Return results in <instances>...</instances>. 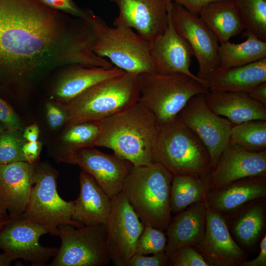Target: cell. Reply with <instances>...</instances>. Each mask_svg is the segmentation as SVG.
Listing matches in <instances>:
<instances>
[{
  "label": "cell",
  "mask_w": 266,
  "mask_h": 266,
  "mask_svg": "<svg viewBox=\"0 0 266 266\" xmlns=\"http://www.w3.org/2000/svg\"><path fill=\"white\" fill-rule=\"evenodd\" d=\"M80 40L76 20L39 0H0V83L75 64Z\"/></svg>",
  "instance_id": "6da1fadb"
},
{
  "label": "cell",
  "mask_w": 266,
  "mask_h": 266,
  "mask_svg": "<svg viewBox=\"0 0 266 266\" xmlns=\"http://www.w3.org/2000/svg\"><path fill=\"white\" fill-rule=\"evenodd\" d=\"M99 122L95 146L109 148L133 166L153 162L152 146L158 128L154 116L138 101Z\"/></svg>",
  "instance_id": "7a4b0ae2"
},
{
  "label": "cell",
  "mask_w": 266,
  "mask_h": 266,
  "mask_svg": "<svg viewBox=\"0 0 266 266\" xmlns=\"http://www.w3.org/2000/svg\"><path fill=\"white\" fill-rule=\"evenodd\" d=\"M173 174L159 163L133 166L122 192L144 226L166 230L171 219L170 195Z\"/></svg>",
  "instance_id": "3957f363"
},
{
  "label": "cell",
  "mask_w": 266,
  "mask_h": 266,
  "mask_svg": "<svg viewBox=\"0 0 266 266\" xmlns=\"http://www.w3.org/2000/svg\"><path fill=\"white\" fill-rule=\"evenodd\" d=\"M152 156L173 175L208 177L212 171L209 152L200 139L177 117L158 125Z\"/></svg>",
  "instance_id": "277c9868"
},
{
  "label": "cell",
  "mask_w": 266,
  "mask_h": 266,
  "mask_svg": "<svg viewBox=\"0 0 266 266\" xmlns=\"http://www.w3.org/2000/svg\"><path fill=\"white\" fill-rule=\"evenodd\" d=\"M139 93V74L126 72L102 81L62 106L66 124L99 121L137 102Z\"/></svg>",
  "instance_id": "5b68a950"
},
{
  "label": "cell",
  "mask_w": 266,
  "mask_h": 266,
  "mask_svg": "<svg viewBox=\"0 0 266 266\" xmlns=\"http://www.w3.org/2000/svg\"><path fill=\"white\" fill-rule=\"evenodd\" d=\"M85 18L92 29V50L95 54L108 58L114 66L126 72H156L149 42L131 28L109 26L90 10Z\"/></svg>",
  "instance_id": "8992f818"
},
{
  "label": "cell",
  "mask_w": 266,
  "mask_h": 266,
  "mask_svg": "<svg viewBox=\"0 0 266 266\" xmlns=\"http://www.w3.org/2000/svg\"><path fill=\"white\" fill-rule=\"evenodd\" d=\"M138 102L154 116L158 125L173 120L188 100L209 91L200 80L181 73L139 74Z\"/></svg>",
  "instance_id": "52a82bcc"
},
{
  "label": "cell",
  "mask_w": 266,
  "mask_h": 266,
  "mask_svg": "<svg viewBox=\"0 0 266 266\" xmlns=\"http://www.w3.org/2000/svg\"><path fill=\"white\" fill-rule=\"evenodd\" d=\"M35 167V181L23 217L42 226L52 235H58L60 225L84 226L72 219L74 200L66 201L58 193L57 170L45 162L36 163Z\"/></svg>",
  "instance_id": "ba28073f"
},
{
  "label": "cell",
  "mask_w": 266,
  "mask_h": 266,
  "mask_svg": "<svg viewBox=\"0 0 266 266\" xmlns=\"http://www.w3.org/2000/svg\"><path fill=\"white\" fill-rule=\"evenodd\" d=\"M61 246L49 266H104L111 262L104 225L58 227Z\"/></svg>",
  "instance_id": "9c48e42d"
},
{
  "label": "cell",
  "mask_w": 266,
  "mask_h": 266,
  "mask_svg": "<svg viewBox=\"0 0 266 266\" xmlns=\"http://www.w3.org/2000/svg\"><path fill=\"white\" fill-rule=\"evenodd\" d=\"M170 16L175 30L189 43L198 62L197 77L206 85L220 66L217 39L198 15L179 4L172 2Z\"/></svg>",
  "instance_id": "30bf717a"
},
{
  "label": "cell",
  "mask_w": 266,
  "mask_h": 266,
  "mask_svg": "<svg viewBox=\"0 0 266 266\" xmlns=\"http://www.w3.org/2000/svg\"><path fill=\"white\" fill-rule=\"evenodd\" d=\"M176 117L194 132L206 147L210 156L212 171L229 143L233 124L209 108L203 93L192 97Z\"/></svg>",
  "instance_id": "8fae6325"
},
{
  "label": "cell",
  "mask_w": 266,
  "mask_h": 266,
  "mask_svg": "<svg viewBox=\"0 0 266 266\" xmlns=\"http://www.w3.org/2000/svg\"><path fill=\"white\" fill-rule=\"evenodd\" d=\"M104 226L111 262L116 266H126L135 253L144 225L122 191L112 198L111 209Z\"/></svg>",
  "instance_id": "7c38bea8"
},
{
  "label": "cell",
  "mask_w": 266,
  "mask_h": 266,
  "mask_svg": "<svg viewBox=\"0 0 266 266\" xmlns=\"http://www.w3.org/2000/svg\"><path fill=\"white\" fill-rule=\"evenodd\" d=\"M46 233L48 232L45 228L22 215L11 218L0 229V249L13 261L22 259L34 266H45L58 250V248L40 243V238Z\"/></svg>",
  "instance_id": "4fadbf2b"
},
{
  "label": "cell",
  "mask_w": 266,
  "mask_h": 266,
  "mask_svg": "<svg viewBox=\"0 0 266 266\" xmlns=\"http://www.w3.org/2000/svg\"><path fill=\"white\" fill-rule=\"evenodd\" d=\"M118 7L114 26L135 30L144 40L151 42L162 34L168 25L170 0H109Z\"/></svg>",
  "instance_id": "5bb4252c"
},
{
  "label": "cell",
  "mask_w": 266,
  "mask_h": 266,
  "mask_svg": "<svg viewBox=\"0 0 266 266\" xmlns=\"http://www.w3.org/2000/svg\"><path fill=\"white\" fill-rule=\"evenodd\" d=\"M205 205V234L193 247L210 266H239L247 259V253L233 238L223 215Z\"/></svg>",
  "instance_id": "9a60e30c"
},
{
  "label": "cell",
  "mask_w": 266,
  "mask_h": 266,
  "mask_svg": "<svg viewBox=\"0 0 266 266\" xmlns=\"http://www.w3.org/2000/svg\"><path fill=\"white\" fill-rule=\"evenodd\" d=\"M70 164L77 165L90 174L111 198L122 191L124 181L133 166L114 153L106 154L94 147L77 151Z\"/></svg>",
  "instance_id": "2e32d148"
},
{
  "label": "cell",
  "mask_w": 266,
  "mask_h": 266,
  "mask_svg": "<svg viewBox=\"0 0 266 266\" xmlns=\"http://www.w3.org/2000/svg\"><path fill=\"white\" fill-rule=\"evenodd\" d=\"M258 175L266 176V150L250 152L229 143L209 176V190L219 189L239 179Z\"/></svg>",
  "instance_id": "e0dca14e"
},
{
  "label": "cell",
  "mask_w": 266,
  "mask_h": 266,
  "mask_svg": "<svg viewBox=\"0 0 266 266\" xmlns=\"http://www.w3.org/2000/svg\"><path fill=\"white\" fill-rule=\"evenodd\" d=\"M170 9L168 25L165 32L150 42V54L155 65L156 72L185 74L201 81L207 87L206 83L190 70L193 51L187 41L173 28Z\"/></svg>",
  "instance_id": "ac0fdd59"
},
{
  "label": "cell",
  "mask_w": 266,
  "mask_h": 266,
  "mask_svg": "<svg viewBox=\"0 0 266 266\" xmlns=\"http://www.w3.org/2000/svg\"><path fill=\"white\" fill-rule=\"evenodd\" d=\"M35 176V164L19 161L0 165V198L9 217L24 213Z\"/></svg>",
  "instance_id": "d6986e66"
},
{
  "label": "cell",
  "mask_w": 266,
  "mask_h": 266,
  "mask_svg": "<svg viewBox=\"0 0 266 266\" xmlns=\"http://www.w3.org/2000/svg\"><path fill=\"white\" fill-rule=\"evenodd\" d=\"M266 197V176L258 175L239 179L219 189L209 190L204 200L208 207L225 215Z\"/></svg>",
  "instance_id": "ffe728a7"
},
{
  "label": "cell",
  "mask_w": 266,
  "mask_h": 266,
  "mask_svg": "<svg viewBox=\"0 0 266 266\" xmlns=\"http://www.w3.org/2000/svg\"><path fill=\"white\" fill-rule=\"evenodd\" d=\"M125 72L115 66L106 68L71 66L56 83L51 92L50 101L64 105L95 84Z\"/></svg>",
  "instance_id": "44dd1931"
},
{
  "label": "cell",
  "mask_w": 266,
  "mask_h": 266,
  "mask_svg": "<svg viewBox=\"0 0 266 266\" xmlns=\"http://www.w3.org/2000/svg\"><path fill=\"white\" fill-rule=\"evenodd\" d=\"M80 192L74 200L73 220L83 226L104 225L110 214L111 198L89 173L79 176Z\"/></svg>",
  "instance_id": "7402d4cb"
},
{
  "label": "cell",
  "mask_w": 266,
  "mask_h": 266,
  "mask_svg": "<svg viewBox=\"0 0 266 266\" xmlns=\"http://www.w3.org/2000/svg\"><path fill=\"white\" fill-rule=\"evenodd\" d=\"M205 227L206 205L203 200L191 204L171 219L166 229L165 252L169 256L182 246L199 243L203 238Z\"/></svg>",
  "instance_id": "603a6c76"
},
{
  "label": "cell",
  "mask_w": 266,
  "mask_h": 266,
  "mask_svg": "<svg viewBox=\"0 0 266 266\" xmlns=\"http://www.w3.org/2000/svg\"><path fill=\"white\" fill-rule=\"evenodd\" d=\"M204 100L212 111L233 125L254 120L266 121V107L247 93L208 91L204 94Z\"/></svg>",
  "instance_id": "cb8c5ba5"
},
{
  "label": "cell",
  "mask_w": 266,
  "mask_h": 266,
  "mask_svg": "<svg viewBox=\"0 0 266 266\" xmlns=\"http://www.w3.org/2000/svg\"><path fill=\"white\" fill-rule=\"evenodd\" d=\"M266 209L264 197L223 215L233 238L239 246L249 248L259 239L265 226Z\"/></svg>",
  "instance_id": "d4e9b609"
},
{
  "label": "cell",
  "mask_w": 266,
  "mask_h": 266,
  "mask_svg": "<svg viewBox=\"0 0 266 266\" xmlns=\"http://www.w3.org/2000/svg\"><path fill=\"white\" fill-rule=\"evenodd\" d=\"M266 82V58L237 67L218 69L207 81L211 92L251 93Z\"/></svg>",
  "instance_id": "484cf974"
},
{
  "label": "cell",
  "mask_w": 266,
  "mask_h": 266,
  "mask_svg": "<svg viewBox=\"0 0 266 266\" xmlns=\"http://www.w3.org/2000/svg\"><path fill=\"white\" fill-rule=\"evenodd\" d=\"M199 16L220 44L245 30L233 0L213 1L201 9Z\"/></svg>",
  "instance_id": "4316f807"
},
{
  "label": "cell",
  "mask_w": 266,
  "mask_h": 266,
  "mask_svg": "<svg viewBox=\"0 0 266 266\" xmlns=\"http://www.w3.org/2000/svg\"><path fill=\"white\" fill-rule=\"evenodd\" d=\"M245 41L234 44L228 41L218 47L219 69L244 66L266 58V41L244 30Z\"/></svg>",
  "instance_id": "83f0119b"
},
{
  "label": "cell",
  "mask_w": 266,
  "mask_h": 266,
  "mask_svg": "<svg viewBox=\"0 0 266 266\" xmlns=\"http://www.w3.org/2000/svg\"><path fill=\"white\" fill-rule=\"evenodd\" d=\"M61 136L62 146L53 154L58 162L71 163L75 153L79 149L93 147L99 135V122L67 124Z\"/></svg>",
  "instance_id": "f1b7e54d"
},
{
  "label": "cell",
  "mask_w": 266,
  "mask_h": 266,
  "mask_svg": "<svg viewBox=\"0 0 266 266\" xmlns=\"http://www.w3.org/2000/svg\"><path fill=\"white\" fill-rule=\"evenodd\" d=\"M209 186V177L173 175L170 195L171 213L177 214L191 204L203 201Z\"/></svg>",
  "instance_id": "f546056e"
},
{
  "label": "cell",
  "mask_w": 266,
  "mask_h": 266,
  "mask_svg": "<svg viewBox=\"0 0 266 266\" xmlns=\"http://www.w3.org/2000/svg\"><path fill=\"white\" fill-rule=\"evenodd\" d=\"M229 143L250 152L266 150V121L254 120L233 125Z\"/></svg>",
  "instance_id": "4dcf8cb0"
},
{
  "label": "cell",
  "mask_w": 266,
  "mask_h": 266,
  "mask_svg": "<svg viewBox=\"0 0 266 266\" xmlns=\"http://www.w3.org/2000/svg\"><path fill=\"white\" fill-rule=\"evenodd\" d=\"M246 31L266 41V0H233Z\"/></svg>",
  "instance_id": "1f68e13d"
},
{
  "label": "cell",
  "mask_w": 266,
  "mask_h": 266,
  "mask_svg": "<svg viewBox=\"0 0 266 266\" xmlns=\"http://www.w3.org/2000/svg\"><path fill=\"white\" fill-rule=\"evenodd\" d=\"M26 142L22 131L5 129L0 133V165L25 161L22 149Z\"/></svg>",
  "instance_id": "d6a6232c"
},
{
  "label": "cell",
  "mask_w": 266,
  "mask_h": 266,
  "mask_svg": "<svg viewBox=\"0 0 266 266\" xmlns=\"http://www.w3.org/2000/svg\"><path fill=\"white\" fill-rule=\"evenodd\" d=\"M167 236L164 231L150 226H144L135 247L136 254L147 255L165 251Z\"/></svg>",
  "instance_id": "836d02e7"
},
{
  "label": "cell",
  "mask_w": 266,
  "mask_h": 266,
  "mask_svg": "<svg viewBox=\"0 0 266 266\" xmlns=\"http://www.w3.org/2000/svg\"><path fill=\"white\" fill-rule=\"evenodd\" d=\"M169 266H210L202 255L192 246H182L168 258Z\"/></svg>",
  "instance_id": "e575fe53"
},
{
  "label": "cell",
  "mask_w": 266,
  "mask_h": 266,
  "mask_svg": "<svg viewBox=\"0 0 266 266\" xmlns=\"http://www.w3.org/2000/svg\"><path fill=\"white\" fill-rule=\"evenodd\" d=\"M0 122L7 130H23L22 121L11 106L0 97Z\"/></svg>",
  "instance_id": "d590c367"
},
{
  "label": "cell",
  "mask_w": 266,
  "mask_h": 266,
  "mask_svg": "<svg viewBox=\"0 0 266 266\" xmlns=\"http://www.w3.org/2000/svg\"><path fill=\"white\" fill-rule=\"evenodd\" d=\"M169 256L165 252L152 256L134 254L128 261L126 266H166Z\"/></svg>",
  "instance_id": "8d00e7d4"
},
{
  "label": "cell",
  "mask_w": 266,
  "mask_h": 266,
  "mask_svg": "<svg viewBox=\"0 0 266 266\" xmlns=\"http://www.w3.org/2000/svg\"><path fill=\"white\" fill-rule=\"evenodd\" d=\"M47 7L56 11H61L73 16L83 18L86 10H82L74 3L73 0H39Z\"/></svg>",
  "instance_id": "74e56055"
},
{
  "label": "cell",
  "mask_w": 266,
  "mask_h": 266,
  "mask_svg": "<svg viewBox=\"0 0 266 266\" xmlns=\"http://www.w3.org/2000/svg\"><path fill=\"white\" fill-rule=\"evenodd\" d=\"M46 111L48 123L52 129L66 124L67 115L63 106L49 101L46 104Z\"/></svg>",
  "instance_id": "f35d334b"
},
{
  "label": "cell",
  "mask_w": 266,
  "mask_h": 266,
  "mask_svg": "<svg viewBox=\"0 0 266 266\" xmlns=\"http://www.w3.org/2000/svg\"><path fill=\"white\" fill-rule=\"evenodd\" d=\"M42 150V143L39 141L26 142L23 146L22 151L26 162L32 164L37 163Z\"/></svg>",
  "instance_id": "ab89813d"
},
{
  "label": "cell",
  "mask_w": 266,
  "mask_h": 266,
  "mask_svg": "<svg viewBox=\"0 0 266 266\" xmlns=\"http://www.w3.org/2000/svg\"><path fill=\"white\" fill-rule=\"evenodd\" d=\"M172 2L179 4L191 13L197 15L202 8L208 4L218 0H170Z\"/></svg>",
  "instance_id": "60d3db41"
},
{
  "label": "cell",
  "mask_w": 266,
  "mask_h": 266,
  "mask_svg": "<svg viewBox=\"0 0 266 266\" xmlns=\"http://www.w3.org/2000/svg\"><path fill=\"white\" fill-rule=\"evenodd\" d=\"M260 251L257 257L242 262L239 266H266V236L262 238L260 245Z\"/></svg>",
  "instance_id": "b9f144b4"
},
{
  "label": "cell",
  "mask_w": 266,
  "mask_h": 266,
  "mask_svg": "<svg viewBox=\"0 0 266 266\" xmlns=\"http://www.w3.org/2000/svg\"><path fill=\"white\" fill-rule=\"evenodd\" d=\"M249 95L253 100L266 107V82L260 84Z\"/></svg>",
  "instance_id": "7bdbcfd3"
},
{
  "label": "cell",
  "mask_w": 266,
  "mask_h": 266,
  "mask_svg": "<svg viewBox=\"0 0 266 266\" xmlns=\"http://www.w3.org/2000/svg\"><path fill=\"white\" fill-rule=\"evenodd\" d=\"M39 129L38 126L33 124L27 127L22 133L23 137L27 142H34L38 140Z\"/></svg>",
  "instance_id": "ee69618b"
},
{
  "label": "cell",
  "mask_w": 266,
  "mask_h": 266,
  "mask_svg": "<svg viewBox=\"0 0 266 266\" xmlns=\"http://www.w3.org/2000/svg\"><path fill=\"white\" fill-rule=\"evenodd\" d=\"M13 260L4 253H0V266H10Z\"/></svg>",
  "instance_id": "f6af8a7d"
},
{
  "label": "cell",
  "mask_w": 266,
  "mask_h": 266,
  "mask_svg": "<svg viewBox=\"0 0 266 266\" xmlns=\"http://www.w3.org/2000/svg\"><path fill=\"white\" fill-rule=\"evenodd\" d=\"M7 212L6 209L0 198V222L10 218L8 217Z\"/></svg>",
  "instance_id": "bcb514c9"
},
{
  "label": "cell",
  "mask_w": 266,
  "mask_h": 266,
  "mask_svg": "<svg viewBox=\"0 0 266 266\" xmlns=\"http://www.w3.org/2000/svg\"><path fill=\"white\" fill-rule=\"evenodd\" d=\"M11 218H9L8 219H6L4 221H2L0 222V229H1L2 227H3L7 223L9 222Z\"/></svg>",
  "instance_id": "7dc6e473"
},
{
  "label": "cell",
  "mask_w": 266,
  "mask_h": 266,
  "mask_svg": "<svg viewBox=\"0 0 266 266\" xmlns=\"http://www.w3.org/2000/svg\"><path fill=\"white\" fill-rule=\"evenodd\" d=\"M5 129H6L4 126L1 122H0V133L4 131Z\"/></svg>",
  "instance_id": "c3c4849f"
}]
</instances>
